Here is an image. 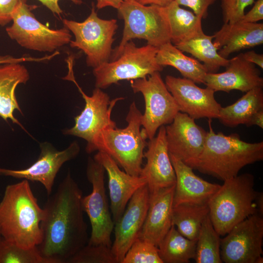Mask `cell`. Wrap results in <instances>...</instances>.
Wrapping results in <instances>:
<instances>
[{"instance_id":"6da1fadb","label":"cell","mask_w":263,"mask_h":263,"mask_svg":"<svg viewBox=\"0 0 263 263\" xmlns=\"http://www.w3.org/2000/svg\"><path fill=\"white\" fill-rule=\"evenodd\" d=\"M49 196L43 208L42 239L37 247L50 263H67L89 240L82 191L69 172L56 191Z\"/></svg>"},{"instance_id":"7a4b0ae2","label":"cell","mask_w":263,"mask_h":263,"mask_svg":"<svg viewBox=\"0 0 263 263\" xmlns=\"http://www.w3.org/2000/svg\"><path fill=\"white\" fill-rule=\"evenodd\" d=\"M44 215L27 180L6 187L0 202V230L4 239L24 248L38 246Z\"/></svg>"},{"instance_id":"3957f363","label":"cell","mask_w":263,"mask_h":263,"mask_svg":"<svg viewBox=\"0 0 263 263\" xmlns=\"http://www.w3.org/2000/svg\"><path fill=\"white\" fill-rule=\"evenodd\" d=\"M209 130L195 169L225 181L237 176L245 166L263 159V142L248 143L237 133H215L208 120Z\"/></svg>"},{"instance_id":"277c9868","label":"cell","mask_w":263,"mask_h":263,"mask_svg":"<svg viewBox=\"0 0 263 263\" xmlns=\"http://www.w3.org/2000/svg\"><path fill=\"white\" fill-rule=\"evenodd\" d=\"M207 204L212 224L220 236L236 224L258 213L256 203L259 192L254 188L253 174L246 173L224 181Z\"/></svg>"},{"instance_id":"5b68a950","label":"cell","mask_w":263,"mask_h":263,"mask_svg":"<svg viewBox=\"0 0 263 263\" xmlns=\"http://www.w3.org/2000/svg\"><path fill=\"white\" fill-rule=\"evenodd\" d=\"M117 11L118 18L124 21V29L121 42L113 49L110 61L117 58L125 45L134 38L145 39L147 44L157 48L170 42V29L165 7L125 0Z\"/></svg>"},{"instance_id":"8992f818","label":"cell","mask_w":263,"mask_h":263,"mask_svg":"<svg viewBox=\"0 0 263 263\" xmlns=\"http://www.w3.org/2000/svg\"><path fill=\"white\" fill-rule=\"evenodd\" d=\"M64 79L73 81L84 99L85 107L81 113L75 117L74 126L63 131V133L77 136L87 142L86 151L88 153L100 151L104 132L116 127L111 115L116 103L123 97L110 100L109 95L102 89L95 88L91 96L87 95L78 86L73 72L68 73Z\"/></svg>"},{"instance_id":"52a82bcc","label":"cell","mask_w":263,"mask_h":263,"mask_svg":"<svg viewBox=\"0 0 263 263\" xmlns=\"http://www.w3.org/2000/svg\"><path fill=\"white\" fill-rule=\"evenodd\" d=\"M142 115L133 101L126 118L127 126L105 131L100 150L111 156L126 172L135 176L140 175L144 150L147 145V138L140 130Z\"/></svg>"},{"instance_id":"ba28073f","label":"cell","mask_w":263,"mask_h":263,"mask_svg":"<svg viewBox=\"0 0 263 263\" xmlns=\"http://www.w3.org/2000/svg\"><path fill=\"white\" fill-rule=\"evenodd\" d=\"M92 2L90 14L83 21L67 19L62 21L64 26L75 37L70 46L83 51L86 56L87 65L93 68L110 60L114 36L118 27L115 19L100 18Z\"/></svg>"},{"instance_id":"9c48e42d","label":"cell","mask_w":263,"mask_h":263,"mask_svg":"<svg viewBox=\"0 0 263 263\" xmlns=\"http://www.w3.org/2000/svg\"><path fill=\"white\" fill-rule=\"evenodd\" d=\"M158 50L149 44L137 47L132 40L128 42L117 58L93 68L95 87L106 89L120 81H130L160 72L164 67L156 62Z\"/></svg>"},{"instance_id":"30bf717a","label":"cell","mask_w":263,"mask_h":263,"mask_svg":"<svg viewBox=\"0 0 263 263\" xmlns=\"http://www.w3.org/2000/svg\"><path fill=\"white\" fill-rule=\"evenodd\" d=\"M12 21V24L6 28L8 36L26 49L54 52L71 41V32L65 27L51 29L38 20L27 0H19Z\"/></svg>"},{"instance_id":"8fae6325","label":"cell","mask_w":263,"mask_h":263,"mask_svg":"<svg viewBox=\"0 0 263 263\" xmlns=\"http://www.w3.org/2000/svg\"><path fill=\"white\" fill-rule=\"evenodd\" d=\"M130 82L134 93H140L144 97L145 111L141 118V131L150 140L160 127L172 122L179 112L178 106L159 72Z\"/></svg>"},{"instance_id":"7c38bea8","label":"cell","mask_w":263,"mask_h":263,"mask_svg":"<svg viewBox=\"0 0 263 263\" xmlns=\"http://www.w3.org/2000/svg\"><path fill=\"white\" fill-rule=\"evenodd\" d=\"M105 169L94 158L89 157L87 179L92 186L90 194L82 197V207L89 218L91 233L87 244L112 247L111 234L114 223L109 210L105 188Z\"/></svg>"},{"instance_id":"4fadbf2b","label":"cell","mask_w":263,"mask_h":263,"mask_svg":"<svg viewBox=\"0 0 263 263\" xmlns=\"http://www.w3.org/2000/svg\"><path fill=\"white\" fill-rule=\"evenodd\" d=\"M221 239L220 255L225 263H263V218L258 213L235 225Z\"/></svg>"},{"instance_id":"5bb4252c","label":"cell","mask_w":263,"mask_h":263,"mask_svg":"<svg viewBox=\"0 0 263 263\" xmlns=\"http://www.w3.org/2000/svg\"><path fill=\"white\" fill-rule=\"evenodd\" d=\"M166 129L169 152L195 169L203 151L207 132L195 119L179 112Z\"/></svg>"},{"instance_id":"9a60e30c","label":"cell","mask_w":263,"mask_h":263,"mask_svg":"<svg viewBox=\"0 0 263 263\" xmlns=\"http://www.w3.org/2000/svg\"><path fill=\"white\" fill-rule=\"evenodd\" d=\"M165 83L179 112L195 120L218 118L222 106L215 98V91L210 88H202L189 79L170 75L166 76Z\"/></svg>"},{"instance_id":"2e32d148","label":"cell","mask_w":263,"mask_h":263,"mask_svg":"<svg viewBox=\"0 0 263 263\" xmlns=\"http://www.w3.org/2000/svg\"><path fill=\"white\" fill-rule=\"evenodd\" d=\"M150 191L147 184L138 189L129 200L120 219L114 224V240L111 250L117 263L123 258L138 238L147 214Z\"/></svg>"},{"instance_id":"e0dca14e","label":"cell","mask_w":263,"mask_h":263,"mask_svg":"<svg viewBox=\"0 0 263 263\" xmlns=\"http://www.w3.org/2000/svg\"><path fill=\"white\" fill-rule=\"evenodd\" d=\"M79 151V146L76 141L61 151L56 150L49 143H42L40 144V155L31 166L19 170L0 168V175L38 182L42 184L47 194L50 195L55 178L62 165L75 158Z\"/></svg>"},{"instance_id":"ac0fdd59","label":"cell","mask_w":263,"mask_h":263,"mask_svg":"<svg viewBox=\"0 0 263 263\" xmlns=\"http://www.w3.org/2000/svg\"><path fill=\"white\" fill-rule=\"evenodd\" d=\"M144 152L146 164L140 176L147 181L150 193L175 185L176 176L168 150L165 126L160 127L156 136L147 143Z\"/></svg>"},{"instance_id":"d6986e66","label":"cell","mask_w":263,"mask_h":263,"mask_svg":"<svg viewBox=\"0 0 263 263\" xmlns=\"http://www.w3.org/2000/svg\"><path fill=\"white\" fill-rule=\"evenodd\" d=\"M225 68L220 73H207L204 84L215 92L229 93L236 90L246 93L256 88H263L260 70L255 64L245 60L243 53L229 59Z\"/></svg>"},{"instance_id":"ffe728a7","label":"cell","mask_w":263,"mask_h":263,"mask_svg":"<svg viewBox=\"0 0 263 263\" xmlns=\"http://www.w3.org/2000/svg\"><path fill=\"white\" fill-rule=\"evenodd\" d=\"M94 159L102 165L108 174L110 207L115 224L121 217L132 196L147 181L142 176H132L122 171L114 160L105 152L97 151Z\"/></svg>"},{"instance_id":"44dd1931","label":"cell","mask_w":263,"mask_h":263,"mask_svg":"<svg viewBox=\"0 0 263 263\" xmlns=\"http://www.w3.org/2000/svg\"><path fill=\"white\" fill-rule=\"evenodd\" d=\"M175 185L150 193L147 214L138 238L157 247L172 225Z\"/></svg>"},{"instance_id":"7402d4cb","label":"cell","mask_w":263,"mask_h":263,"mask_svg":"<svg viewBox=\"0 0 263 263\" xmlns=\"http://www.w3.org/2000/svg\"><path fill=\"white\" fill-rule=\"evenodd\" d=\"M169 157L176 176L173 207L184 204H207L221 185L203 179L181 160L170 154Z\"/></svg>"},{"instance_id":"603a6c76","label":"cell","mask_w":263,"mask_h":263,"mask_svg":"<svg viewBox=\"0 0 263 263\" xmlns=\"http://www.w3.org/2000/svg\"><path fill=\"white\" fill-rule=\"evenodd\" d=\"M213 36L219 55L227 58L234 53L263 44V24L242 20L224 23Z\"/></svg>"},{"instance_id":"cb8c5ba5","label":"cell","mask_w":263,"mask_h":263,"mask_svg":"<svg viewBox=\"0 0 263 263\" xmlns=\"http://www.w3.org/2000/svg\"><path fill=\"white\" fill-rule=\"evenodd\" d=\"M29 78L28 70L20 63L0 64V116L22 128L14 115L16 110L21 113L15 90L18 85L25 84Z\"/></svg>"},{"instance_id":"d4e9b609","label":"cell","mask_w":263,"mask_h":263,"mask_svg":"<svg viewBox=\"0 0 263 263\" xmlns=\"http://www.w3.org/2000/svg\"><path fill=\"white\" fill-rule=\"evenodd\" d=\"M263 110V88L253 89L245 93L235 103L221 107L218 119L225 126L235 127L248 125L253 116Z\"/></svg>"},{"instance_id":"484cf974","label":"cell","mask_w":263,"mask_h":263,"mask_svg":"<svg viewBox=\"0 0 263 263\" xmlns=\"http://www.w3.org/2000/svg\"><path fill=\"white\" fill-rule=\"evenodd\" d=\"M157 63L163 66H170L177 69L185 77L198 84L205 83L208 73L199 61L184 54L170 42L158 48L156 56Z\"/></svg>"},{"instance_id":"4316f807","label":"cell","mask_w":263,"mask_h":263,"mask_svg":"<svg viewBox=\"0 0 263 263\" xmlns=\"http://www.w3.org/2000/svg\"><path fill=\"white\" fill-rule=\"evenodd\" d=\"M170 29V42L176 45L203 32L202 19L180 7L174 0L165 6Z\"/></svg>"},{"instance_id":"83f0119b","label":"cell","mask_w":263,"mask_h":263,"mask_svg":"<svg viewBox=\"0 0 263 263\" xmlns=\"http://www.w3.org/2000/svg\"><path fill=\"white\" fill-rule=\"evenodd\" d=\"M214 36L201 32L194 37L175 46L182 52L191 54L203 62L208 73H217L221 67H225L229 59L220 56L213 43Z\"/></svg>"},{"instance_id":"f1b7e54d","label":"cell","mask_w":263,"mask_h":263,"mask_svg":"<svg viewBox=\"0 0 263 263\" xmlns=\"http://www.w3.org/2000/svg\"><path fill=\"white\" fill-rule=\"evenodd\" d=\"M196 241L184 237L172 225L158 246L163 263H189L195 256Z\"/></svg>"},{"instance_id":"f546056e","label":"cell","mask_w":263,"mask_h":263,"mask_svg":"<svg viewBox=\"0 0 263 263\" xmlns=\"http://www.w3.org/2000/svg\"><path fill=\"white\" fill-rule=\"evenodd\" d=\"M208 213L207 204L178 205L173 207L172 225L184 237L197 240L202 224Z\"/></svg>"},{"instance_id":"4dcf8cb0","label":"cell","mask_w":263,"mask_h":263,"mask_svg":"<svg viewBox=\"0 0 263 263\" xmlns=\"http://www.w3.org/2000/svg\"><path fill=\"white\" fill-rule=\"evenodd\" d=\"M220 236L208 215L202 224L196 241L194 259L196 263H223L220 255Z\"/></svg>"},{"instance_id":"1f68e13d","label":"cell","mask_w":263,"mask_h":263,"mask_svg":"<svg viewBox=\"0 0 263 263\" xmlns=\"http://www.w3.org/2000/svg\"><path fill=\"white\" fill-rule=\"evenodd\" d=\"M0 263H50L37 246L24 248L0 239Z\"/></svg>"},{"instance_id":"d6a6232c","label":"cell","mask_w":263,"mask_h":263,"mask_svg":"<svg viewBox=\"0 0 263 263\" xmlns=\"http://www.w3.org/2000/svg\"><path fill=\"white\" fill-rule=\"evenodd\" d=\"M122 263H163L158 247L138 238L126 252Z\"/></svg>"},{"instance_id":"836d02e7","label":"cell","mask_w":263,"mask_h":263,"mask_svg":"<svg viewBox=\"0 0 263 263\" xmlns=\"http://www.w3.org/2000/svg\"><path fill=\"white\" fill-rule=\"evenodd\" d=\"M67 263H117L111 247L87 244L71 258Z\"/></svg>"},{"instance_id":"e575fe53","label":"cell","mask_w":263,"mask_h":263,"mask_svg":"<svg viewBox=\"0 0 263 263\" xmlns=\"http://www.w3.org/2000/svg\"><path fill=\"white\" fill-rule=\"evenodd\" d=\"M254 2V0H221L224 23H233L240 21L245 14V9Z\"/></svg>"},{"instance_id":"d590c367","label":"cell","mask_w":263,"mask_h":263,"mask_svg":"<svg viewBox=\"0 0 263 263\" xmlns=\"http://www.w3.org/2000/svg\"><path fill=\"white\" fill-rule=\"evenodd\" d=\"M179 5L188 7L193 11L195 15L202 19L208 16V9L217 0H174Z\"/></svg>"},{"instance_id":"8d00e7d4","label":"cell","mask_w":263,"mask_h":263,"mask_svg":"<svg viewBox=\"0 0 263 263\" xmlns=\"http://www.w3.org/2000/svg\"><path fill=\"white\" fill-rule=\"evenodd\" d=\"M19 0H0V26L12 21V16Z\"/></svg>"},{"instance_id":"74e56055","label":"cell","mask_w":263,"mask_h":263,"mask_svg":"<svg viewBox=\"0 0 263 263\" xmlns=\"http://www.w3.org/2000/svg\"><path fill=\"white\" fill-rule=\"evenodd\" d=\"M263 19V0H257L251 10L244 14L241 20L250 23H257Z\"/></svg>"},{"instance_id":"f35d334b","label":"cell","mask_w":263,"mask_h":263,"mask_svg":"<svg viewBox=\"0 0 263 263\" xmlns=\"http://www.w3.org/2000/svg\"><path fill=\"white\" fill-rule=\"evenodd\" d=\"M49 57L47 56L41 57H35L32 56H22L16 57L10 55L0 56V64L11 63H21L26 61L41 62L48 60Z\"/></svg>"},{"instance_id":"ab89813d","label":"cell","mask_w":263,"mask_h":263,"mask_svg":"<svg viewBox=\"0 0 263 263\" xmlns=\"http://www.w3.org/2000/svg\"><path fill=\"white\" fill-rule=\"evenodd\" d=\"M46 6L53 13L60 16L63 12L59 5V0H38ZM76 5H80L83 3L82 0H69Z\"/></svg>"},{"instance_id":"60d3db41","label":"cell","mask_w":263,"mask_h":263,"mask_svg":"<svg viewBox=\"0 0 263 263\" xmlns=\"http://www.w3.org/2000/svg\"><path fill=\"white\" fill-rule=\"evenodd\" d=\"M243 54V56L247 61L258 65L261 68H263V55L258 54L252 50Z\"/></svg>"},{"instance_id":"b9f144b4","label":"cell","mask_w":263,"mask_h":263,"mask_svg":"<svg viewBox=\"0 0 263 263\" xmlns=\"http://www.w3.org/2000/svg\"><path fill=\"white\" fill-rule=\"evenodd\" d=\"M95 5L97 10L103 9L106 7H112L117 10L120 7L122 2L125 0H96Z\"/></svg>"},{"instance_id":"7bdbcfd3","label":"cell","mask_w":263,"mask_h":263,"mask_svg":"<svg viewBox=\"0 0 263 263\" xmlns=\"http://www.w3.org/2000/svg\"><path fill=\"white\" fill-rule=\"evenodd\" d=\"M256 125L263 128V110L257 113L252 118L247 127Z\"/></svg>"},{"instance_id":"ee69618b","label":"cell","mask_w":263,"mask_h":263,"mask_svg":"<svg viewBox=\"0 0 263 263\" xmlns=\"http://www.w3.org/2000/svg\"><path fill=\"white\" fill-rule=\"evenodd\" d=\"M139 3L143 5H156L165 7L169 4L174 0H136Z\"/></svg>"},{"instance_id":"f6af8a7d","label":"cell","mask_w":263,"mask_h":263,"mask_svg":"<svg viewBox=\"0 0 263 263\" xmlns=\"http://www.w3.org/2000/svg\"><path fill=\"white\" fill-rule=\"evenodd\" d=\"M256 203L258 209L259 213L261 215L263 214V192H259L256 200Z\"/></svg>"},{"instance_id":"bcb514c9","label":"cell","mask_w":263,"mask_h":263,"mask_svg":"<svg viewBox=\"0 0 263 263\" xmlns=\"http://www.w3.org/2000/svg\"><path fill=\"white\" fill-rule=\"evenodd\" d=\"M0 235H1V233H0Z\"/></svg>"}]
</instances>
